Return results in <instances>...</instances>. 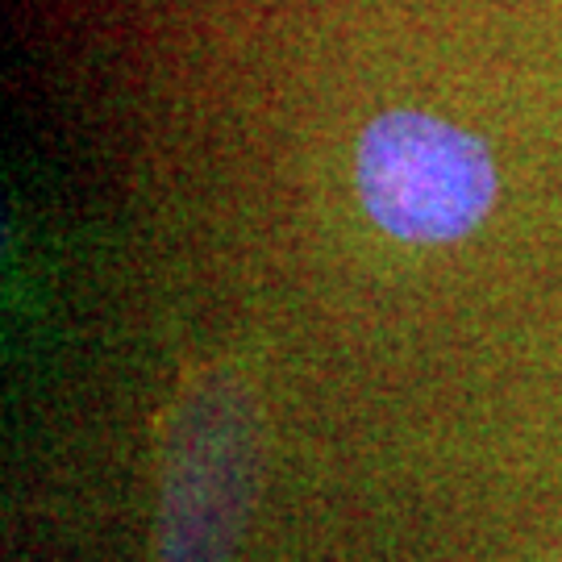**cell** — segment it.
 Here are the masks:
<instances>
[{
	"instance_id": "6da1fadb",
	"label": "cell",
	"mask_w": 562,
	"mask_h": 562,
	"mask_svg": "<svg viewBox=\"0 0 562 562\" xmlns=\"http://www.w3.org/2000/svg\"><path fill=\"white\" fill-rule=\"evenodd\" d=\"M355 183L383 234L438 246L467 238L492 213L496 162L462 125L396 109L362 130Z\"/></svg>"
}]
</instances>
